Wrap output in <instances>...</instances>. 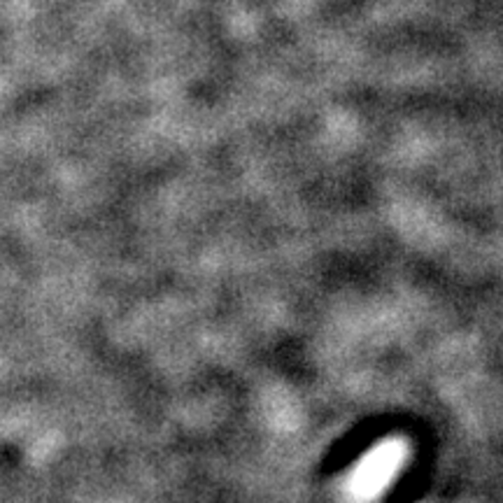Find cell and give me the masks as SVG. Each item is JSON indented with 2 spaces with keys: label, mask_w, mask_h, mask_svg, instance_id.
<instances>
[{
  "label": "cell",
  "mask_w": 503,
  "mask_h": 503,
  "mask_svg": "<svg viewBox=\"0 0 503 503\" xmlns=\"http://www.w3.org/2000/svg\"><path fill=\"white\" fill-rule=\"evenodd\" d=\"M410 455V447L403 438H384L382 443L366 452L364 457L354 464L349 471L345 482H342V492L352 501H373L380 499L396 475L401 473L403 464Z\"/></svg>",
  "instance_id": "1"
}]
</instances>
